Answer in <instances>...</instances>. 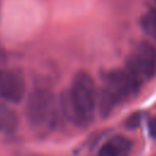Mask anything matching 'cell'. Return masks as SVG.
<instances>
[{
  "label": "cell",
  "instance_id": "277c9868",
  "mask_svg": "<svg viewBox=\"0 0 156 156\" xmlns=\"http://www.w3.org/2000/svg\"><path fill=\"white\" fill-rule=\"evenodd\" d=\"M101 88H104L116 100L117 104L123 102L124 100H127L128 98H130L133 95L129 83H128L122 69L110 71L106 74L104 85Z\"/></svg>",
  "mask_w": 156,
  "mask_h": 156
},
{
  "label": "cell",
  "instance_id": "3957f363",
  "mask_svg": "<svg viewBox=\"0 0 156 156\" xmlns=\"http://www.w3.org/2000/svg\"><path fill=\"white\" fill-rule=\"evenodd\" d=\"M26 93L23 76L15 69H0V99L20 104Z\"/></svg>",
  "mask_w": 156,
  "mask_h": 156
},
{
  "label": "cell",
  "instance_id": "4fadbf2b",
  "mask_svg": "<svg viewBox=\"0 0 156 156\" xmlns=\"http://www.w3.org/2000/svg\"><path fill=\"white\" fill-rule=\"evenodd\" d=\"M155 2H156V0H155Z\"/></svg>",
  "mask_w": 156,
  "mask_h": 156
},
{
  "label": "cell",
  "instance_id": "ba28073f",
  "mask_svg": "<svg viewBox=\"0 0 156 156\" xmlns=\"http://www.w3.org/2000/svg\"><path fill=\"white\" fill-rule=\"evenodd\" d=\"M122 71H123V73H124V76H126V78H127V80H128V83H129V87H130V89H132L133 95H135V94L140 90L144 78H143V76H141V73H140V71H139V67H138V65H136V62H135V60H134L133 56L129 57V58L126 61L124 68H123Z\"/></svg>",
  "mask_w": 156,
  "mask_h": 156
},
{
  "label": "cell",
  "instance_id": "5b68a950",
  "mask_svg": "<svg viewBox=\"0 0 156 156\" xmlns=\"http://www.w3.org/2000/svg\"><path fill=\"white\" fill-rule=\"evenodd\" d=\"M144 79H152L156 76V46L149 41H143L133 56Z\"/></svg>",
  "mask_w": 156,
  "mask_h": 156
},
{
  "label": "cell",
  "instance_id": "8992f818",
  "mask_svg": "<svg viewBox=\"0 0 156 156\" xmlns=\"http://www.w3.org/2000/svg\"><path fill=\"white\" fill-rule=\"evenodd\" d=\"M132 149V141L124 135H115L99 150L98 156H127Z\"/></svg>",
  "mask_w": 156,
  "mask_h": 156
},
{
  "label": "cell",
  "instance_id": "8fae6325",
  "mask_svg": "<svg viewBox=\"0 0 156 156\" xmlns=\"http://www.w3.org/2000/svg\"><path fill=\"white\" fill-rule=\"evenodd\" d=\"M147 130H149L150 136L156 139V116H154V117H151L149 119V122H147Z\"/></svg>",
  "mask_w": 156,
  "mask_h": 156
},
{
  "label": "cell",
  "instance_id": "7a4b0ae2",
  "mask_svg": "<svg viewBox=\"0 0 156 156\" xmlns=\"http://www.w3.org/2000/svg\"><path fill=\"white\" fill-rule=\"evenodd\" d=\"M54 112V95L48 88H37L30 91L27 104L26 115L28 121L34 126L48 122Z\"/></svg>",
  "mask_w": 156,
  "mask_h": 156
},
{
  "label": "cell",
  "instance_id": "30bf717a",
  "mask_svg": "<svg viewBox=\"0 0 156 156\" xmlns=\"http://www.w3.org/2000/svg\"><path fill=\"white\" fill-rule=\"evenodd\" d=\"M141 118H143V115L140 112H135L133 115H130L127 119H126V127L128 129H135L140 126L141 123Z\"/></svg>",
  "mask_w": 156,
  "mask_h": 156
},
{
  "label": "cell",
  "instance_id": "6da1fadb",
  "mask_svg": "<svg viewBox=\"0 0 156 156\" xmlns=\"http://www.w3.org/2000/svg\"><path fill=\"white\" fill-rule=\"evenodd\" d=\"M68 94L77 115L78 126L88 124L94 118L98 104V93L93 77L87 72H78L73 77Z\"/></svg>",
  "mask_w": 156,
  "mask_h": 156
},
{
  "label": "cell",
  "instance_id": "52a82bcc",
  "mask_svg": "<svg viewBox=\"0 0 156 156\" xmlns=\"http://www.w3.org/2000/svg\"><path fill=\"white\" fill-rule=\"evenodd\" d=\"M20 123L18 115L9 105L0 102V133H13Z\"/></svg>",
  "mask_w": 156,
  "mask_h": 156
},
{
  "label": "cell",
  "instance_id": "9c48e42d",
  "mask_svg": "<svg viewBox=\"0 0 156 156\" xmlns=\"http://www.w3.org/2000/svg\"><path fill=\"white\" fill-rule=\"evenodd\" d=\"M141 26L146 33L156 39V7H151L147 13L141 17Z\"/></svg>",
  "mask_w": 156,
  "mask_h": 156
},
{
  "label": "cell",
  "instance_id": "7c38bea8",
  "mask_svg": "<svg viewBox=\"0 0 156 156\" xmlns=\"http://www.w3.org/2000/svg\"><path fill=\"white\" fill-rule=\"evenodd\" d=\"M5 61H6V55L2 50H0V65H2Z\"/></svg>",
  "mask_w": 156,
  "mask_h": 156
}]
</instances>
